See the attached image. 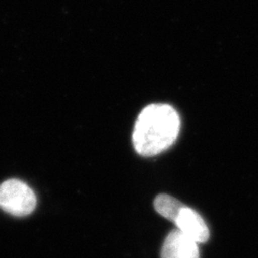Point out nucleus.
<instances>
[{"instance_id": "nucleus-1", "label": "nucleus", "mask_w": 258, "mask_h": 258, "mask_svg": "<svg viewBox=\"0 0 258 258\" xmlns=\"http://www.w3.org/2000/svg\"><path fill=\"white\" fill-rule=\"evenodd\" d=\"M181 120L169 104H150L139 114L133 133V144L138 154L153 156L166 151L176 140Z\"/></svg>"}, {"instance_id": "nucleus-2", "label": "nucleus", "mask_w": 258, "mask_h": 258, "mask_svg": "<svg viewBox=\"0 0 258 258\" xmlns=\"http://www.w3.org/2000/svg\"><path fill=\"white\" fill-rule=\"evenodd\" d=\"M37 198L26 183L11 179L0 184V209L13 216H26L34 212Z\"/></svg>"}, {"instance_id": "nucleus-3", "label": "nucleus", "mask_w": 258, "mask_h": 258, "mask_svg": "<svg viewBox=\"0 0 258 258\" xmlns=\"http://www.w3.org/2000/svg\"><path fill=\"white\" fill-rule=\"evenodd\" d=\"M161 258H199L198 243L179 229L172 230L164 242Z\"/></svg>"}, {"instance_id": "nucleus-4", "label": "nucleus", "mask_w": 258, "mask_h": 258, "mask_svg": "<svg viewBox=\"0 0 258 258\" xmlns=\"http://www.w3.org/2000/svg\"><path fill=\"white\" fill-rule=\"evenodd\" d=\"M175 224L177 229L196 243H205L209 240L210 232L208 226L195 210L184 207L177 216Z\"/></svg>"}, {"instance_id": "nucleus-5", "label": "nucleus", "mask_w": 258, "mask_h": 258, "mask_svg": "<svg viewBox=\"0 0 258 258\" xmlns=\"http://www.w3.org/2000/svg\"><path fill=\"white\" fill-rule=\"evenodd\" d=\"M154 207L156 211L161 215L166 217L169 221H173L175 223L177 216H179L181 210L185 207L181 204L179 200L169 196V195H158L155 198Z\"/></svg>"}]
</instances>
